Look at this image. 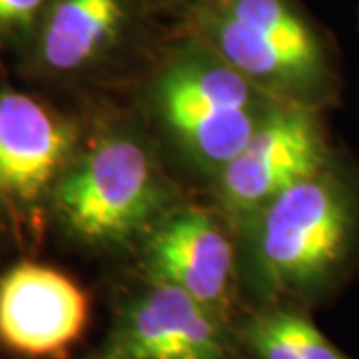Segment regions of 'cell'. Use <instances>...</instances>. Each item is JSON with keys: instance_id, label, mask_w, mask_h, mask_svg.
I'll use <instances>...</instances> for the list:
<instances>
[{"instance_id": "3957f363", "label": "cell", "mask_w": 359, "mask_h": 359, "mask_svg": "<svg viewBox=\"0 0 359 359\" xmlns=\"http://www.w3.org/2000/svg\"><path fill=\"white\" fill-rule=\"evenodd\" d=\"M152 100L180 148L212 172L236 158L282 104L194 36L158 68Z\"/></svg>"}, {"instance_id": "9c48e42d", "label": "cell", "mask_w": 359, "mask_h": 359, "mask_svg": "<svg viewBox=\"0 0 359 359\" xmlns=\"http://www.w3.org/2000/svg\"><path fill=\"white\" fill-rule=\"evenodd\" d=\"M146 264L154 282L178 287L224 321L233 287V248L205 212L182 210L164 219L148 240Z\"/></svg>"}, {"instance_id": "7c38bea8", "label": "cell", "mask_w": 359, "mask_h": 359, "mask_svg": "<svg viewBox=\"0 0 359 359\" xmlns=\"http://www.w3.org/2000/svg\"><path fill=\"white\" fill-rule=\"evenodd\" d=\"M50 0H0V32H20L39 26Z\"/></svg>"}, {"instance_id": "5b68a950", "label": "cell", "mask_w": 359, "mask_h": 359, "mask_svg": "<svg viewBox=\"0 0 359 359\" xmlns=\"http://www.w3.org/2000/svg\"><path fill=\"white\" fill-rule=\"evenodd\" d=\"M332 158L318 110L282 102L218 172L219 204L240 224H250L271 200Z\"/></svg>"}, {"instance_id": "277c9868", "label": "cell", "mask_w": 359, "mask_h": 359, "mask_svg": "<svg viewBox=\"0 0 359 359\" xmlns=\"http://www.w3.org/2000/svg\"><path fill=\"white\" fill-rule=\"evenodd\" d=\"M66 230L92 245L126 242L154 222L166 190L148 150L128 136H108L70 162L54 190Z\"/></svg>"}, {"instance_id": "8fae6325", "label": "cell", "mask_w": 359, "mask_h": 359, "mask_svg": "<svg viewBox=\"0 0 359 359\" xmlns=\"http://www.w3.org/2000/svg\"><path fill=\"white\" fill-rule=\"evenodd\" d=\"M244 339L256 359H353L294 309H271L254 318Z\"/></svg>"}, {"instance_id": "52a82bcc", "label": "cell", "mask_w": 359, "mask_h": 359, "mask_svg": "<svg viewBox=\"0 0 359 359\" xmlns=\"http://www.w3.org/2000/svg\"><path fill=\"white\" fill-rule=\"evenodd\" d=\"M106 359H231L224 321L182 290L154 282L120 316Z\"/></svg>"}, {"instance_id": "30bf717a", "label": "cell", "mask_w": 359, "mask_h": 359, "mask_svg": "<svg viewBox=\"0 0 359 359\" xmlns=\"http://www.w3.org/2000/svg\"><path fill=\"white\" fill-rule=\"evenodd\" d=\"M134 20V0H50L39 22L36 62L54 76L86 72L108 58Z\"/></svg>"}, {"instance_id": "7a4b0ae2", "label": "cell", "mask_w": 359, "mask_h": 359, "mask_svg": "<svg viewBox=\"0 0 359 359\" xmlns=\"http://www.w3.org/2000/svg\"><path fill=\"white\" fill-rule=\"evenodd\" d=\"M268 294L320 297L346 278L359 250V184L334 158L250 222Z\"/></svg>"}, {"instance_id": "6da1fadb", "label": "cell", "mask_w": 359, "mask_h": 359, "mask_svg": "<svg viewBox=\"0 0 359 359\" xmlns=\"http://www.w3.org/2000/svg\"><path fill=\"white\" fill-rule=\"evenodd\" d=\"M190 36L287 104L313 108L335 102V52L299 0H190Z\"/></svg>"}, {"instance_id": "8992f818", "label": "cell", "mask_w": 359, "mask_h": 359, "mask_svg": "<svg viewBox=\"0 0 359 359\" xmlns=\"http://www.w3.org/2000/svg\"><path fill=\"white\" fill-rule=\"evenodd\" d=\"M88 309L66 273L22 262L0 278V344L25 358H60L84 334Z\"/></svg>"}, {"instance_id": "ba28073f", "label": "cell", "mask_w": 359, "mask_h": 359, "mask_svg": "<svg viewBox=\"0 0 359 359\" xmlns=\"http://www.w3.org/2000/svg\"><path fill=\"white\" fill-rule=\"evenodd\" d=\"M74 130L44 104L0 90V198L16 205L39 202L70 164Z\"/></svg>"}]
</instances>
